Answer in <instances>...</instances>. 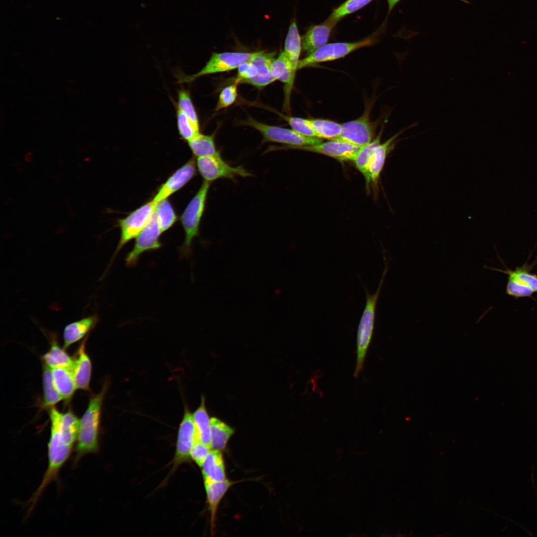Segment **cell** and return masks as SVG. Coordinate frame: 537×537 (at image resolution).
I'll return each mask as SVG.
<instances>
[{
  "label": "cell",
  "mask_w": 537,
  "mask_h": 537,
  "mask_svg": "<svg viewBox=\"0 0 537 537\" xmlns=\"http://www.w3.org/2000/svg\"><path fill=\"white\" fill-rule=\"evenodd\" d=\"M49 410L51 426L48 443V466L41 483L28 502V514L32 512L46 488L57 479L75 444L68 440L61 430L60 421L62 413L55 407Z\"/></svg>",
  "instance_id": "obj_1"
},
{
  "label": "cell",
  "mask_w": 537,
  "mask_h": 537,
  "mask_svg": "<svg viewBox=\"0 0 537 537\" xmlns=\"http://www.w3.org/2000/svg\"><path fill=\"white\" fill-rule=\"evenodd\" d=\"M108 386L106 381L100 391L90 398L88 407L80 419L75 464L85 455L96 453L98 450L101 408Z\"/></svg>",
  "instance_id": "obj_2"
},
{
  "label": "cell",
  "mask_w": 537,
  "mask_h": 537,
  "mask_svg": "<svg viewBox=\"0 0 537 537\" xmlns=\"http://www.w3.org/2000/svg\"><path fill=\"white\" fill-rule=\"evenodd\" d=\"M384 260L385 268L375 292L373 294L369 293L367 288L363 285L366 295V302L357 330V360L354 372L355 377H357L362 370L365 358L373 336L376 304L388 268L385 257H384Z\"/></svg>",
  "instance_id": "obj_3"
},
{
  "label": "cell",
  "mask_w": 537,
  "mask_h": 537,
  "mask_svg": "<svg viewBox=\"0 0 537 537\" xmlns=\"http://www.w3.org/2000/svg\"><path fill=\"white\" fill-rule=\"evenodd\" d=\"M210 185V182L203 181L180 216L181 223L185 233L184 241L181 248L184 255L190 254L192 241L199 235V226L204 212Z\"/></svg>",
  "instance_id": "obj_4"
},
{
  "label": "cell",
  "mask_w": 537,
  "mask_h": 537,
  "mask_svg": "<svg viewBox=\"0 0 537 537\" xmlns=\"http://www.w3.org/2000/svg\"><path fill=\"white\" fill-rule=\"evenodd\" d=\"M243 124L251 126L261 133L264 142H270L284 145L275 147V148H277L276 150L288 147L312 145L323 142L320 138L305 136L292 129L267 125L252 118L243 121Z\"/></svg>",
  "instance_id": "obj_5"
},
{
  "label": "cell",
  "mask_w": 537,
  "mask_h": 537,
  "mask_svg": "<svg viewBox=\"0 0 537 537\" xmlns=\"http://www.w3.org/2000/svg\"><path fill=\"white\" fill-rule=\"evenodd\" d=\"M377 36L378 34L374 33L358 41L325 44L299 60L298 70L317 63L331 61L344 57L357 49L373 44L376 40Z\"/></svg>",
  "instance_id": "obj_6"
},
{
  "label": "cell",
  "mask_w": 537,
  "mask_h": 537,
  "mask_svg": "<svg viewBox=\"0 0 537 537\" xmlns=\"http://www.w3.org/2000/svg\"><path fill=\"white\" fill-rule=\"evenodd\" d=\"M255 53L256 52L213 53L199 71L191 76H179L178 83H190L202 76L234 70L242 63L250 61Z\"/></svg>",
  "instance_id": "obj_7"
},
{
  "label": "cell",
  "mask_w": 537,
  "mask_h": 537,
  "mask_svg": "<svg viewBox=\"0 0 537 537\" xmlns=\"http://www.w3.org/2000/svg\"><path fill=\"white\" fill-rule=\"evenodd\" d=\"M156 204L152 200L118 220L120 237L112 260L125 245L136 238L147 225L155 212Z\"/></svg>",
  "instance_id": "obj_8"
},
{
  "label": "cell",
  "mask_w": 537,
  "mask_h": 537,
  "mask_svg": "<svg viewBox=\"0 0 537 537\" xmlns=\"http://www.w3.org/2000/svg\"><path fill=\"white\" fill-rule=\"evenodd\" d=\"M196 163L197 169L204 180L210 183L220 179L234 180L238 177L251 176L241 166L233 167L229 165L221 158L219 152L214 155L198 157Z\"/></svg>",
  "instance_id": "obj_9"
},
{
  "label": "cell",
  "mask_w": 537,
  "mask_h": 537,
  "mask_svg": "<svg viewBox=\"0 0 537 537\" xmlns=\"http://www.w3.org/2000/svg\"><path fill=\"white\" fill-rule=\"evenodd\" d=\"M533 266V264L526 263L514 270L492 269L508 276L506 292L507 295L518 299L531 297L537 292V275L531 272Z\"/></svg>",
  "instance_id": "obj_10"
},
{
  "label": "cell",
  "mask_w": 537,
  "mask_h": 537,
  "mask_svg": "<svg viewBox=\"0 0 537 537\" xmlns=\"http://www.w3.org/2000/svg\"><path fill=\"white\" fill-rule=\"evenodd\" d=\"M370 107L357 119L342 124L340 136L336 140L344 141L352 144L363 147L373 140L374 125L369 118Z\"/></svg>",
  "instance_id": "obj_11"
},
{
  "label": "cell",
  "mask_w": 537,
  "mask_h": 537,
  "mask_svg": "<svg viewBox=\"0 0 537 537\" xmlns=\"http://www.w3.org/2000/svg\"><path fill=\"white\" fill-rule=\"evenodd\" d=\"M162 234L154 212L150 221L136 238L132 250L127 254L125 261L128 266H133L144 252L156 250L161 247L160 237Z\"/></svg>",
  "instance_id": "obj_12"
},
{
  "label": "cell",
  "mask_w": 537,
  "mask_h": 537,
  "mask_svg": "<svg viewBox=\"0 0 537 537\" xmlns=\"http://www.w3.org/2000/svg\"><path fill=\"white\" fill-rule=\"evenodd\" d=\"M196 439L198 438L192 414L185 409L179 429L173 470L180 464L190 460V451Z\"/></svg>",
  "instance_id": "obj_13"
},
{
  "label": "cell",
  "mask_w": 537,
  "mask_h": 537,
  "mask_svg": "<svg viewBox=\"0 0 537 537\" xmlns=\"http://www.w3.org/2000/svg\"><path fill=\"white\" fill-rule=\"evenodd\" d=\"M362 147L339 140H330L319 144L284 148L285 149H297L312 152L329 156L340 161H352Z\"/></svg>",
  "instance_id": "obj_14"
},
{
  "label": "cell",
  "mask_w": 537,
  "mask_h": 537,
  "mask_svg": "<svg viewBox=\"0 0 537 537\" xmlns=\"http://www.w3.org/2000/svg\"><path fill=\"white\" fill-rule=\"evenodd\" d=\"M197 170L195 159L192 158L168 178L159 188L152 200L157 203L167 199L189 182L196 175Z\"/></svg>",
  "instance_id": "obj_15"
},
{
  "label": "cell",
  "mask_w": 537,
  "mask_h": 537,
  "mask_svg": "<svg viewBox=\"0 0 537 537\" xmlns=\"http://www.w3.org/2000/svg\"><path fill=\"white\" fill-rule=\"evenodd\" d=\"M271 71L276 80L284 84L283 107L289 112L290 111L291 93L296 72L294 71L291 62L284 51L280 53L279 56L274 59L271 65Z\"/></svg>",
  "instance_id": "obj_16"
},
{
  "label": "cell",
  "mask_w": 537,
  "mask_h": 537,
  "mask_svg": "<svg viewBox=\"0 0 537 537\" xmlns=\"http://www.w3.org/2000/svg\"><path fill=\"white\" fill-rule=\"evenodd\" d=\"M86 336L78 348L73 358L72 371L77 389L89 390L92 365L90 359L86 351Z\"/></svg>",
  "instance_id": "obj_17"
},
{
  "label": "cell",
  "mask_w": 537,
  "mask_h": 537,
  "mask_svg": "<svg viewBox=\"0 0 537 537\" xmlns=\"http://www.w3.org/2000/svg\"><path fill=\"white\" fill-rule=\"evenodd\" d=\"M338 22L328 19L322 23L311 27L302 38V48L308 55L325 45Z\"/></svg>",
  "instance_id": "obj_18"
},
{
  "label": "cell",
  "mask_w": 537,
  "mask_h": 537,
  "mask_svg": "<svg viewBox=\"0 0 537 537\" xmlns=\"http://www.w3.org/2000/svg\"><path fill=\"white\" fill-rule=\"evenodd\" d=\"M275 55V52H256L251 61L257 67L258 74L255 78L248 81L246 84L261 89L276 81L271 71V65Z\"/></svg>",
  "instance_id": "obj_19"
},
{
  "label": "cell",
  "mask_w": 537,
  "mask_h": 537,
  "mask_svg": "<svg viewBox=\"0 0 537 537\" xmlns=\"http://www.w3.org/2000/svg\"><path fill=\"white\" fill-rule=\"evenodd\" d=\"M412 124L408 128L400 131L399 132L388 139L382 144H380L376 148L368 169V176L366 184L370 181L376 183L380 174L382 171L388 153L394 148L396 139L405 130L413 127Z\"/></svg>",
  "instance_id": "obj_20"
},
{
  "label": "cell",
  "mask_w": 537,
  "mask_h": 537,
  "mask_svg": "<svg viewBox=\"0 0 537 537\" xmlns=\"http://www.w3.org/2000/svg\"><path fill=\"white\" fill-rule=\"evenodd\" d=\"M204 486L211 515V533H213L218 505L223 497L233 482L226 479L217 482L208 478H204Z\"/></svg>",
  "instance_id": "obj_21"
},
{
  "label": "cell",
  "mask_w": 537,
  "mask_h": 537,
  "mask_svg": "<svg viewBox=\"0 0 537 537\" xmlns=\"http://www.w3.org/2000/svg\"><path fill=\"white\" fill-rule=\"evenodd\" d=\"M97 321V316L93 315L67 325L63 332L64 349L68 348L84 338L94 327Z\"/></svg>",
  "instance_id": "obj_22"
},
{
  "label": "cell",
  "mask_w": 537,
  "mask_h": 537,
  "mask_svg": "<svg viewBox=\"0 0 537 537\" xmlns=\"http://www.w3.org/2000/svg\"><path fill=\"white\" fill-rule=\"evenodd\" d=\"M51 372L55 386L63 399L70 400L77 389L72 367L51 368Z\"/></svg>",
  "instance_id": "obj_23"
},
{
  "label": "cell",
  "mask_w": 537,
  "mask_h": 537,
  "mask_svg": "<svg viewBox=\"0 0 537 537\" xmlns=\"http://www.w3.org/2000/svg\"><path fill=\"white\" fill-rule=\"evenodd\" d=\"M201 467L203 478L217 482L226 479L225 464L221 450H211Z\"/></svg>",
  "instance_id": "obj_24"
},
{
  "label": "cell",
  "mask_w": 537,
  "mask_h": 537,
  "mask_svg": "<svg viewBox=\"0 0 537 537\" xmlns=\"http://www.w3.org/2000/svg\"><path fill=\"white\" fill-rule=\"evenodd\" d=\"M49 351L43 355L42 359L44 363L51 368L56 367H72L74 359L65 351L64 348L61 347L55 336H52Z\"/></svg>",
  "instance_id": "obj_25"
},
{
  "label": "cell",
  "mask_w": 537,
  "mask_h": 537,
  "mask_svg": "<svg viewBox=\"0 0 537 537\" xmlns=\"http://www.w3.org/2000/svg\"><path fill=\"white\" fill-rule=\"evenodd\" d=\"M42 384L43 393L41 406L44 409H50L55 407L63 398L54 383L51 368L44 363L43 365Z\"/></svg>",
  "instance_id": "obj_26"
},
{
  "label": "cell",
  "mask_w": 537,
  "mask_h": 537,
  "mask_svg": "<svg viewBox=\"0 0 537 537\" xmlns=\"http://www.w3.org/2000/svg\"><path fill=\"white\" fill-rule=\"evenodd\" d=\"M234 429L220 420L210 419L211 446L212 449L222 450L234 434Z\"/></svg>",
  "instance_id": "obj_27"
},
{
  "label": "cell",
  "mask_w": 537,
  "mask_h": 537,
  "mask_svg": "<svg viewBox=\"0 0 537 537\" xmlns=\"http://www.w3.org/2000/svg\"><path fill=\"white\" fill-rule=\"evenodd\" d=\"M302 48V40L295 21L290 24L284 43V51L289 57L295 72L298 70Z\"/></svg>",
  "instance_id": "obj_28"
},
{
  "label": "cell",
  "mask_w": 537,
  "mask_h": 537,
  "mask_svg": "<svg viewBox=\"0 0 537 537\" xmlns=\"http://www.w3.org/2000/svg\"><path fill=\"white\" fill-rule=\"evenodd\" d=\"M192 416L198 438L211 448L210 419L205 408L204 397L201 398L200 406L192 414Z\"/></svg>",
  "instance_id": "obj_29"
},
{
  "label": "cell",
  "mask_w": 537,
  "mask_h": 537,
  "mask_svg": "<svg viewBox=\"0 0 537 537\" xmlns=\"http://www.w3.org/2000/svg\"><path fill=\"white\" fill-rule=\"evenodd\" d=\"M382 133V129L371 142L360 148L352 160L356 167L364 177L366 181L368 167L376 147L380 144Z\"/></svg>",
  "instance_id": "obj_30"
},
{
  "label": "cell",
  "mask_w": 537,
  "mask_h": 537,
  "mask_svg": "<svg viewBox=\"0 0 537 537\" xmlns=\"http://www.w3.org/2000/svg\"><path fill=\"white\" fill-rule=\"evenodd\" d=\"M188 144L193 154L197 158L214 155L219 153L216 148L214 135L199 133L188 141Z\"/></svg>",
  "instance_id": "obj_31"
},
{
  "label": "cell",
  "mask_w": 537,
  "mask_h": 537,
  "mask_svg": "<svg viewBox=\"0 0 537 537\" xmlns=\"http://www.w3.org/2000/svg\"><path fill=\"white\" fill-rule=\"evenodd\" d=\"M308 122L318 138L334 140L338 137L342 130V124L324 119H309Z\"/></svg>",
  "instance_id": "obj_32"
},
{
  "label": "cell",
  "mask_w": 537,
  "mask_h": 537,
  "mask_svg": "<svg viewBox=\"0 0 537 537\" xmlns=\"http://www.w3.org/2000/svg\"><path fill=\"white\" fill-rule=\"evenodd\" d=\"M155 212L162 233L172 227L178 219L172 204L167 199L156 204Z\"/></svg>",
  "instance_id": "obj_33"
},
{
  "label": "cell",
  "mask_w": 537,
  "mask_h": 537,
  "mask_svg": "<svg viewBox=\"0 0 537 537\" xmlns=\"http://www.w3.org/2000/svg\"><path fill=\"white\" fill-rule=\"evenodd\" d=\"M372 0H347L335 9L329 19L338 22L342 18L361 8Z\"/></svg>",
  "instance_id": "obj_34"
},
{
  "label": "cell",
  "mask_w": 537,
  "mask_h": 537,
  "mask_svg": "<svg viewBox=\"0 0 537 537\" xmlns=\"http://www.w3.org/2000/svg\"><path fill=\"white\" fill-rule=\"evenodd\" d=\"M178 109L184 113L195 126L199 128L198 118L188 91L181 89L178 92Z\"/></svg>",
  "instance_id": "obj_35"
},
{
  "label": "cell",
  "mask_w": 537,
  "mask_h": 537,
  "mask_svg": "<svg viewBox=\"0 0 537 537\" xmlns=\"http://www.w3.org/2000/svg\"><path fill=\"white\" fill-rule=\"evenodd\" d=\"M177 118L178 130L183 139L188 142L200 133L199 128L195 126L188 117L178 109Z\"/></svg>",
  "instance_id": "obj_36"
},
{
  "label": "cell",
  "mask_w": 537,
  "mask_h": 537,
  "mask_svg": "<svg viewBox=\"0 0 537 537\" xmlns=\"http://www.w3.org/2000/svg\"><path fill=\"white\" fill-rule=\"evenodd\" d=\"M279 115L288 123L292 129L296 132L305 136L317 137L307 119L286 116L281 114Z\"/></svg>",
  "instance_id": "obj_37"
},
{
  "label": "cell",
  "mask_w": 537,
  "mask_h": 537,
  "mask_svg": "<svg viewBox=\"0 0 537 537\" xmlns=\"http://www.w3.org/2000/svg\"><path fill=\"white\" fill-rule=\"evenodd\" d=\"M240 83L234 81V83L224 88L220 92L215 111L229 107L236 101L237 96V87Z\"/></svg>",
  "instance_id": "obj_38"
},
{
  "label": "cell",
  "mask_w": 537,
  "mask_h": 537,
  "mask_svg": "<svg viewBox=\"0 0 537 537\" xmlns=\"http://www.w3.org/2000/svg\"><path fill=\"white\" fill-rule=\"evenodd\" d=\"M258 74V69L255 64L250 61L241 64L238 68V73L235 81L240 84L246 83L255 78Z\"/></svg>",
  "instance_id": "obj_39"
},
{
  "label": "cell",
  "mask_w": 537,
  "mask_h": 537,
  "mask_svg": "<svg viewBox=\"0 0 537 537\" xmlns=\"http://www.w3.org/2000/svg\"><path fill=\"white\" fill-rule=\"evenodd\" d=\"M211 449L210 447L196 439L190 451V458L199 466L201 467Z\"/></svg>",
  "instance_id": "obj_40"
},
{
  "label": "cell",
  "mask_w": 537,
  "mask_h": 537,
  "mask_svg": "<svg viewBox=\"0 0 537 537\" xmlns=\"http://www.w3.org/2000/svg\"><path fill=\"white\" fill-rule=\"evenodd\" d=\"M400 0H387L388 4L389 12H390Z\"/></svg>",
  "instance_id": "obj_41"
}]
</instances>
